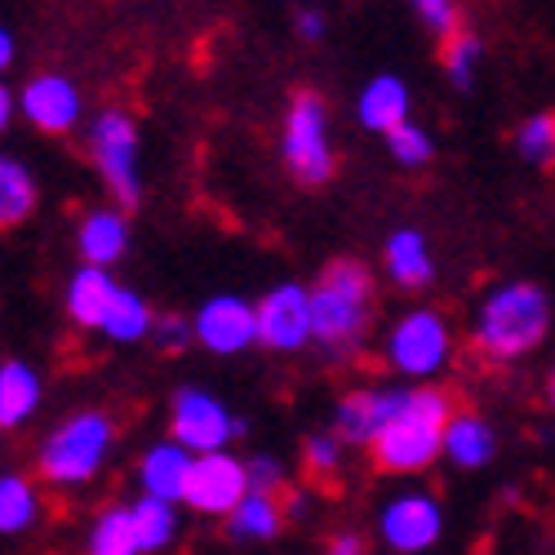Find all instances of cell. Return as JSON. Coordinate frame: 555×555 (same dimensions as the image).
I'll return each instance as SVG.
<instances>
[{
	"label": "cell",
	"mask_w": 555,
	"mask_h": 555,
	"mask_svg": "<svg viewBox=\"0 0 555 555\" xmlns=\"http://www.w3.org/2000/svg\"><path fill=\"white\" fill-rule=\"evenodd\" d=\"M307 294H311V343L330 351L334 360L360 351L369 330H374V307H378L374 271L360 258H334L315 275V285H307Z\"/></svg>",
	"instance_id": "1"
},
{
	"label": "cell",
	"mask_w": 555,
	"mask_h": 555,
	"mask_svg": "<svg viewBox=\"0 0 555 555\" xmlns=\"http://www.w3.org/2000/svg\"><path fill=\"white\" fill-rule=\"evenodd\" d=\"M551 334V294L538 281H502L493 285L476 315H472V343L493 364H520L542 351Z\"/></svg>",
	"instance_id": "2"
},
{
	"label": "cell",
	"mask_w": 555,
	"mask_h": 555,
	"mask_svg": "<svg viewBox=\"0 0 555 555\" xmlns=\"http://www.w3.org/2000/svg\"><path fill=\"white\" fill-rule=\"evenodd\" d=\"M449 396L436 391L431 383H404L396 391V404L374 431L369 449H374L378 472L387 476H423L431 462H440V431L449 418Z\"/></svg>",
	"instance_id": "3"
},
{
	"label": "cell",
	"mask_w": 555,
	"mask_h": 555,
	"mask_svg": "<svg viewBox=\"0 0 555 555\" xmlns=\"http://www.w3.org/2000/svg\"><path fill=\"white\" fill-rule=\"evenodd\" d=\"M116 449V423L103 409H80L63 418L36 449V476L50 489H85L99 480Z\"/></svg>",
	"instance_id": "4"
},
{
	"label": "cell",
	"mask_w": 555,
	"mask_h": 555,
	"mask_svg": "<svg viewBox=\"0 0 555 555\" xmlns=\"http://www.w3.org/2000/svg\"><path fill=\"white\" fill-rule=\"evenodd\" d=\"M85 152L112 205L138 209L143 205V133L138 120L120 107H103L85 129Z\"/></svg>",
	"instance_id": "5"
},
{
	"label": "cell",
	"mask_w": 555,
	"mask_h": 555,
	"mask_svg": "<svg viewBox=\"0 0 555 555\" xmlns=\"http://www.w3.org/2000/svg\"><path fill=\"white\" fill-rule=\"evenodd\" d=\"M383 360L404 383H436L453 364V330H449L444 311H436V307L400 311L383 338Z\"/></svg>",
	"instance_id": "6"
},
{
	"label": "cell",
	"mask_w": 555,
	"mask_h": 555,
	"mask_svg": "<svg viewBox=\"0 0 555 555\" xmlns=\"http://www.w3.org/2000/svg\"><path fill=\"white\" fill-rule=\"evenodd\" d=\"M281 160L302 182V188H325L334 178V133H330V107L311 89H298L285 107L281 125Z\"/></svg>",
	"instance_id": "7"
},
{
	"label": "cell",
	"mask_w": 555,
	"mask_h": 555,
	"mask_svg": "<svg viewBox=\"0 0 555 555\" xmlns=\"http://www.w3.org/2000/svg\"><path fill=\"white\" fill-rule=\"evenodd\" d=\"M378 538L396 555H423L444 538V506L431 489H400L378 512Z\"/></svg>",
	"instance_id": "8"
},
{
	"label": "cell",
	"mask_w": 555,
	"mask_h": 555,
	"mask_svg": "<svg viewBox=\"0 0 555 555\" xmlns=\"http://www.w3.org/2000/svg\"><path fill=\"white\" fill-rule=\"evenodd\" d=\"M245 431L249 427L205 387H178L173 400H169V436L182 449H192V453L227 449L231 440L245 436Z\"/></svg>",
	"instance_id": "9"
},
{
	"label": "cell",
	"mask_w": 555,
	"mask_h": 555,
	"mask_svg": "<svg viewBox=\"0 0 555 555\" xmlns=\"http://www.w3.org/2000/svg\"><path fill=\"white\" fill-rule=\"evenodd\" d=\"M254 347L275 356H298L311 347V294L298 281L271 285L254 302Z\"/></svg>",
	"instance_id": "10"
},
{
	"label": "cell",
	"mask_w": 555,
	"mask_h": 555,
	"mask_svg": "<svg viewBox=\"0 0 555 555\" xmlns=\"http://www.w3.org/2000/svg\"><path fill=\"white\" fill-rule=\"evenodd\" d=\"M249 489V476H245V457L227 449H205V453H192V467H188V485H182V502L188 512L205 516V520H222L236 498Z\"/></svg>",
	"instance_id": "11"
},
{
	"label": "cell",
	"mask_w": 555,
	"mask_h": 555,
	"mask_svg": "<svg viewBox=\"0 0 555 555\" xmlns=\"http://www.w3.org/2000/svg\"><path fill=\"white\" fill-rule=\"evenodd\" d=\"M14 107L44 138H67L85 120V94L63 72H36L14 94Z\"/></svg>",
	"instance_id": "12"
},
{
	"label": "cell",
	"mask_w": 555,
	"mask_h": 555,
	"mask_svg": "<svg viewBox=\"0 0 555 555\" xmlns=\"http://www.w3.org/2000/svg\"><path fill=\"white\" fill-rule=\"evenodd\" d=\"M192 343L209 356H245L254 347V302L241 294H214L192 315Z\"/></svg>",
	"instance_id": "13"
},
{
	"label": "cell",
	"mask_w": 555,
	"mask_h": 555,
	"mask_svg": "<svg viewBox=\"0 0 555 555\" xmlns=\"http://www.w3.org/2000/svg\"><path fill=\"white\" fill-rule=\"evenodd\" d=\"M440 457L453 472H485L498 457V431L489 418L472 409H449L444 431H440Z\"/></svg>",
	"instance_id": "14"
},
{
	"label": "cell",
	"mask_w": 555,
	"mask_h": 555,
	"mask_svg": "<svg viewBox=\"0 0 555 555\" xmlns=\"http://www.w3.org/2000/svg\"><path fill=\"white\" fill-rule=\"evenodd\" d=\"M383 271L387 281L404 294H423L431 281H436V254H431V241L427 231L418 227H396L391 236L383 241Z\"/></svg>",
	"instance_id": "15"
},
{
	"label": "cell",
	"mask_w": 555,
	"mask_h": 555,
	"mask_svg": "<svg viewBox=\"0 0 555 555\" xmlns=\"http://www.w3.org/2000/svg\"><path fill=\"white\" fill-rule=\"evenodd\" d=\"M76 254L80 262L116 267L129 254V209L120 205H94L76 222Z\"/></svg>",
	"instance_id": "16"
},
{
	"label": "cell",
	"mask_w": 555,
	"mask_h": 555,
	"mask_svg": "<svg viewBox=\"0 0 555 555\" xmlns=\"http://www.w3.org/2000/svg\"><path fill=\"white\" fill-rule=\"evenodd\" d=\"M396 391L400 387H360V391H347L338 404H334V423L330 431L351 449V444H369L374 431L383 427V418L396 404Z\"/></svg>",
	"instance_id": "17"
},
{
	"label": "cell",
	"mask_w": 555,
	"mask_h": 555,
	"mask_svg": "<svg viewBox=\"0 0 555 555\" xmlns=\"http://www.w3.org/2000/svg\"><path fill=\"white\" fill-rule=\"evenodd\" d=\"M227 520V538L241 542V546H262V542H275L285 533V512H281V498L267 493V489H245L236 498V506L222 516Z\"/></svg>",
	"instance_id": "18"
},
{
	"label": "cell",
	"mask_w": 555,
	"mask_h": 555,
	"mask_svg": "<svg viewBox=\"0 0 555 555\" xmlns=\"http://www.w3.org/2000/svg\"><path fill=\"white\" fill-rule=\"evenodd\" d=\"M116 285H120V281L112 275V267L80 262V267L72 271V281H67V294H63V307H67L72 325L94 334L99 320H103V311H107V302H112V294H116Z\"/></svg>",
	"instance_id": "19"
},
{
	"label": "cell",
	"mask_w": 555,
	"mask_h": 555,
	"mask_svg": "<svg viewBox=\"0 0 555 555\" xmlns=\"http://www.w3.org/2000/svg\"><path fill=\"white\" fill-rule=\"evenodd\" d=\"M413 112V94H409V85L404 76L396 72H378V76H369L360 85V94H356V120L369 129V133H387L396 120H404Z\"/></svg>",
	"instance_id": "20"
},
{
	"label": "cell",
	"mask_w": 555,
	"mask_h": 555,
	"mask_svg": "<svg viewBox=\"0 0 555 555\" xmlns=\"http://www.w3.org/2000/svg\"><path fill=\"white\" fill-rule=\"evenodd\" d=\"M44 400V378L27 360H0V431H18L36 418Z\"/></svg>",
	"instance_id": "21"
},
{
	"label": "cell",
	"mask_w": 555,
	"mask_h": 555,
	"mask_svg": "<svg viewBox=\"0 0 555 555\" xmlns=\"http://www.w3.org/2000/svg\"><path fill=\"white\" fill-rule=\"evenodd\" d=\"M188 467H192V449H182L173 436L156 440L143 453V462H138V493H152V498H165V502H182Z\"/></svg>",
	"instance_id": "22"
},
{
	"label": "cell",
	"mask_w": 555,
	"mask_h": 555,
	"mask_svg": "<svg viewBox=\"0 0 555 555\" xmlns=\"http://www.w3.org/2000/svg\"><path fill=\"white\" fill-rule=\"evenodd\" d=\"M152 302L138 294V289H129V285H116V294H112V302H107V311H103V320H99V330L94 334H103L107 343H116V347H133V343H143L147 338V330H152Z\"/></svg>",
	"instance_id": "23"
},
{
	"label": "cell",
	"mask_w": 555,
	"mask_h": 555,
	"mask_svg": "<svg viewBox=\"0 0 555 555\" xmlns=\"http://www.w3.org/2000/svg\"><path fill=\"white\" fill-rule=\"evenodd\" d=\"M129 512H133L138 555H156V551H169V546L182 538V516H178V502H165V498H152V493H143L138 502H129Z\"/></svg>",
	"instance_id": "24"
},
{
	"label": "cell",
	"mask_w": 555,
	"mask_h": 555,
	"mask_svg": "<svg viewBox=\"0 0 555 555\" xmlns=\"http://www.w3.org/2000/svg\"><path fill=\"white\" fill-rule=\"evenodd\" d=\"M40 489L18 476V472H0V538H23L40 525Z\"/></svg>",
	"instance_id": "25"
},
{
	"label": "cell",
	"mask_w": 555,
	"mask_h": 555,
	"mask_svg": "<svg viewBox=\"0 0 555 555\" xmlns=\"http://www.w3.org/2000/svg\"><path fill=\"white\" fill-rule=\"evenodd\" d=\"M40 205V188L23 160H0V231L23 227Z\"/></svg>",
	"instance_id": "26"
},
{
	"label": "cell",
	"mask_w": 555,
	"mask_h": 555,
	"mask_svg": "<svg viewBox=\"0 0 555 555\" xmlns=\"http://www.w3.org/2000/svg\"><path fill=\"white\" fill-rule=\"evenodd\" d=\"M85 546H89V555H138V533H133L129 506H103L94 525H89Z\"/></svg>",
	"instance_id": "27"
},
{
	"label": "cell",
	"mask_w": 555,
	"mask_h": 555,
	"mask_svg": "<svg viewBox=\"0 0 555 555\" xmlns=\"http://www.w3.org/2000/svg\"><path fill=\"white\" fill-rule=\"evenodd\" d=\"M440 63H444L449 85L467 94V89L476 85V76H480V63H485V40H480V36H472V31H462V23H457V27L444 36Z\"/></svg>",
	"instance_id": "28"
},
{
	"label": "cell",
	"mask_w": 555,
	"mask_h": 555,
	"mask_svg": "<svg viewBox=\"0 0 555 555\" xmlns=\"http://www.w3.org/2000/svg\"><path fill=\"white\" fill-rule=\"evenodd\" d=\"M383 138H387V152H391V160H396L400 169H423V165L436 160V138H431V129L418 125L413 116L396 120Z\"/></svg>",
	"instance_id": "29"
},
{
	"label": "cell",
	"mask_w": 555,
	"mask_h": 555,
	"mask_svg": "<svg viewBox=\"0 0 555 555\" xmlns=\"http://www.w3.org/2000/svg\"><path fill=\"white\" fill-rule=\"evenodd\" d=\"M516 152H520L525 165L551 169V160H555V116H551V112H533V116L520 120V129H516Z\"/></svg>",
	"instance_id": "30"
},
{
	"label": "cell",
	"mask_w": 555,
	"mask_h": 555,
	"mask_svg": "<svg viewBox=\"0 0 555 555\" xmlns=\"http://www.w3.org/2000/svg\"><path fill=\"white\" fill-rule=\"evenodd\" d=\"M343 453H347V444L334 431H311L302 440V467L315 480H334L343 472Z\"/></svg>",
	"instance_id": "31"
},
{
	"label": "cell",
	"mask_w": 555,
	"mask_h": 555,
	"mask_svg": "<svg viewBox=\"0 0 555 555\" xmlns=\"http://www.w3.org/2000/svg\"><path fill=\"white\" fill-rule=\"evenodd\" d=\"M147 343L156 351H165V356H182L192 347V320H182V315H152Z\"/></svg>",
	"instance_id": "32"
},
{
	"label": "cell",
	"mask_w": 555,
	"mask_h": 555,
	"mask_svg": "<svg viewBox=\"0 0 555 555\" xmlns=\"http://www.w3.org/2000/svg\"><path fill=\"white\" fill-rule=\"evenodd\" d=\"M413 14H418V23L436 36H449L457 27V0H409Z\"/></svg>",
	"instance_id": "33"
},
{
	"label": "cell",
	"mask_w": 555,
	"mask_h": 555,
	"mask_svg": "<svg viewBox=\"0 0 555 555\" xmlns=\"http://www.w3.org/2000/svg\"><path fill=\"white\" fill-rule=\"evenodd\" d=\"M245 476H249V489H267V493H281V485H285V467L271 453L245 457Z\"/></svg>",
	"instance_id": "34"
},
{
	"label": "cell",
	"mask_w": 555,
	"mask_h": 555,
	"mask_svg": "<svg viewBox=\"0 0 555 555\" xmlns=\"http://www.w3.org/2000/svg\"><path fill=\"white\" fill-rule=\"evenodd\" d=\"M294 27H298V36L307 40V44H315L320 36H325V27H330V18L320 14V10H298V18H294Z\"/></svg>",
	"instance_id": "35"
},
{
	"label": "cell",
	"mask_w": 555,
	"mask_h": 555,
	"mask_svg": "<svg viewBox=\"0 0 555 555\" xmlns=\"http://www.w3.org/2000/svg\"><path fill=\"white\" fill-rule=\"evenodd\" d=\"M281 512H285V525H302V520L311 516V493L289 489V493H285V502H281Z\"/></svg>",
	"instance_id": "36"
},
{
	"label": "cell",
	"mask_w": 555,
	"mask_h": 555,
	"mask_svg": "<svg viewBox=\"0 0 555 555\" xmlns=\"http://www.w3.org/2000/svg\"><path fill=\"white\" fill-rule=\"evenodd\" d=\"M325 551H330V555H364V551H369V542H364L360 533H338V538H330V542H325Z\"/></svg>",
	"instance_id": "37"
},
{
	"label": "cell",
	"mask_w": 555,
	"mask_h": 555,
	"mask_svg": "<svg viewBox=\"0 0 555 555\" xmlns=\"http://www.w3.org/2000/svg\"><path fill=\"white\" fill-rule=\"evenodd\" d=\"M14 116H18V107H14V89L5 85V76H0V138H5V133H10Z\"/></svg>",
	"instance_id": "38"
},
{
	"label": "cell",
	"mask_w": 555,
	"mask_h": 555,
	"mask_svg": "<svg viewBox=\"0 0 555 555\" xmlns=\"http://www.w3.org/2000/svg\"><path fill=\"white\" fill-rule=\"evenodd\" d=\"M14 59H18V40H14V31L5 23H0V76L14 67Z\"/></svg>",
	"instance_id": "39"
},
{
	"label": "cell",
	"mask_w": 555,
	"mask_h": 555,
	"mask_svg": "<svg viewBox=\"0 0 555 555\" xmlns=\"http://www.w3.org/2000/svg\"><path fill=\"white\" fill-rule=\"evenodd\" d=\"M0 160H5V156H0Z\"/></svg>",
	"instance_id": "40"
}]
</instances>
